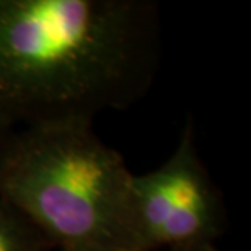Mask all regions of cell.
Wrapping results in <instances>:
<instances>
[{
    "label": "cell",
    "instance_id": "obj_1",
    "mask_svg": "<svg viewBox=\"0 0 251 251\" xmlns=\"http://www.w3.org/2000/svg\"><path fill=\"white\" fill-rule=\"evenodd\" d=\"M160 51L152 0H0V118L28 127L127 109Z\"/></svg>",
    "mask_w": 251,
    "mask_h": 251
},
{
    "label": "cell",
    "instance_id": "obj_2",
    "mask_svg": "<svg viewBox=\"0 0 251 251\" xmlns=\"http://www.w3.org/2000/svg\"><path fill=\"white\" fill-rule=\"evenodd\" d=\"M132 176L90 121L28 126L0 155V199L56 251H137Z\"/></svg>",
    "mask_w": 251,
    "mask_h": 251
},
{
    "label": "cell",
    "instance_id": "obj_3",
    "mask_svg": "<svg viewBox=\"0 0 251 251\" xmlns=\"http://www.w3.org/2000/svg\"><path fill=\"white\" fill-rule=\"evenodd\" d=\"M130 193L137 251L215 243L224 232V199L198 153L191 118L175 152L153 172L134 175Z\"/></svg>",
    "mask_w": 251,
    "mask_h": 251
},
{
    "label": "cell",
    "instance_id": "obj_4",
    "mask_svg": "<svg viewBox=\"0 0 251 251\" xmlns=\"http://www.w3.org/2000/svg\"><path fill=\"white\" fill-rule=\"evenodd\" d=\"M0 251H54L43 233L0 199Z\"/></svg>",
    "mask_w": 251,
    "mask_h": 251
},
{
    "label": "cell",
    "instance_id": "obj_5",
    "mask_svg": "<svg viewBox=\"0 0 251 251\" xmlns=\"http://www.w3.org/2000/svg\"><path fill=\"white\" fill-rule=\"evenodd\" d=\"M15 132V127L12 124H8L5 119L0 118V155H2L3 152V147H5V144L8 142V139H10V135H12Z\"/></svg>",
    "mask_w": 251,
    "mask_h": 251
},
{
    "label": "cell",
    "instance_id": "obj_6",
    "mask_svg": "<svg viewBox=\"0 0 251 251\" xmlns=\"http://www.w3.org/2000/svg\"><path fill=\"white\" fill-rule=\"evenodd\" d=\"M170 251H219L215 243H199V245H189V247L175 248Z\"/></svg>",
    "mask_w": 251,
    "mask_h": 251
},
{
    "label": "cell",
    "instance_id": "obj_7",
    "mask_svg": "<svg viewBox=\"0 0 251 251\" xmlns=\"http://www.w3.org/2000/svg\"><path fill=\"white\" fill-rule=\"evenodd\" d=\"M54 251H56V250H54Z\"/></svg>",
    "mask_w": 251,
    "mask_h": 251
}]
</instances>
